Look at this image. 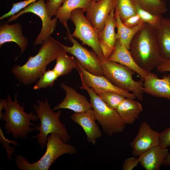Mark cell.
<instances>
[{
  "label": "cell",
  "instance_id": "18",
  "mask_svg": "<svg viewBox=\"0 0 170 170\" xmlns=\"http://www.w3.org/2000/svg\"><path fill=\"white\" fill-rule=\"evenodd\" d=\"M10 42L15 43L21 49L20 54L15 58L16 61L25 51L28 44L27 38L23 35L22 26L19 23L9 25L8 22L0 25V47Z\"/></svg>",
  "mask_w": 170,
  "mask_h": 170
},
{
  "label": "cell",
  "instance_id": "9",
  "mask_svg": "<svg viewBox=\"0 0 170 170\" xmlns=\"http://www.w3.org/2000/svg\"><path fill=\"white\" fill-rule=\"evenodd\" d=\"M27 13H31L38 16L42 22V27L40 33L34 43V46L42 44L50 38L55 30L58 19L56 17L52 19L49 16L44 0L35 2L20 11L16 14L10 16L8 22L16 20L20 15Z\"/></svg>",
  "mask_w": 170,
  "mask_h": 170
},
{
  "label": "cell",
  "instance_id": "30",
  "mask_svg": "<svg viewBox=\"0 0 170 170\" xmlns=\"http://www.w3.org/2000/svg\"><path fill=\"white\" fill-rule=\"evenodd\" d=\"M96 93L109 107L115 110L126 98L120 94L112 91H102Z\"/></svg>",
  "mask_w": 170,
  "mask_h": 170
},
{
  "label": "cell",
  "instance_id": "32",
  "mask_svg": "<svg viewBox=\"0 0 170 170\" xmlns=\"http://www.w3.org/2000/svg\"><path fill=\"white\" fill-rule=\"evenodd\" d=\"M0 142L2 144L3 148L5 149L7 152V157L8 159L10 160L12 159L11 155H14L15 154L14 148L10 146V143H12L14 146H17L19 144L15 141L9 140L6 139L3 134L1 129H0Z\"/></svg>",
  "mask_w": 170,
  "mask_h": 170
},
{
  "label": "cell",
  "instance_id": "15",
  "mask_svg": "<svg viewBox=\"0 0 170 170\" xmlns=\"http://www.w3.org/2000/svg\"><path fill=\"white\" fill-rule=\"evenodd\" d=\"M143 90L144 93L170 101V74L164 75L160 79L155 74L148 72L144 81Z\"/></svg>",
  "mask_w": 170,
  "mask_h": 170
},
{
  "label": "cell",
  "instance_id": "13",
  "mask_svg": "<svg viewBox=\"0 0 170 170\" xmlns=\"http://www.w3.org/2000/svg\"><path fill=\"white\" fill-rule=\"evenodd\" d=\"M114 8V0L90 2L86 17L92 26L99 32L103 29L111 11Z\"/></svg>",
  "mask_w": 170,
  "mask_h": 170
},
{
  "label": "cell",
  "instance_id": "11",
  "mask_svg": "<svg viewBox=\"0 0 170 170\" xmlns=\"http://www.w3.org/2000/svg\"><path fill=\"white\" fill-rule=\"evenodd\" d=\"M160 133L153 130L148 122H142L138 133L130 143L132 154L139 156L141 154L155 146L160 144Z\"/></svg>",
  "mask_w": 170,
  "mask_h": 170
},
{
  "label": "cell",
  "instance_id": "6",
  "mask_svg": "<svg viewBox=\"0 0 170 170\" xmlns=\"http://www.w3.org/2000/svg\"><path fill=\"white\" fill-rule=\"evenodd\" d=\"M80 76L82 85L79 88L85 90L88 93L96 120L101 126L103 132L110 136L123 132L127 124L116 110L109 107L92 88L86 85L82 76Z\"/></svg>",
  "mask_w": 170,
  "mask_h": 170
},
{
  "label": "cell",
  "instance_id": "20",
  "mask_svg": "<svg viewBox=\"0 0 170 170\" xmlns=\"http://www.w3.org/2000/svg\"><path fill=\"white\" fill-rule=\"evenodd\" d=\"M168 153L167 148L155 146L138 156L139 163L146 170H159Z\"/></svg>",
  "mask_w": 170,
  "mask_h": 170
},
{
  "label": "cell",
  "instance_id": "4",
  "mask_svg": "<svg viewBox=\"0 0 170 170\" xmlns=\"http://www.w3.org/2000/svg\"><path fill=\"white\" fill-rule=\"evenodd\" d=\"M38 104H34L33 109L36 111L40 121V124L34 127L35 130L39 132L35 136L37 143L40 148L43 149L46 147L48 135L50 133L59 135L63 140L68 143L71 140L65 125L61 123L60 117L61 110L54 112L51 109L47 98L44 101L40 99L36 100Z\"/></svg>",
  "mask_w": 170,
  "mask_h": 170
},
{
  "label": "cell",
  "instance_id": "3",
  "mask_svg": "<svg viewBox=\"0 0 170 170\" xmlns=\"http://www.w3.org/2000/svg\"><path fill=\"white\" fill-rule=\"evenodd\" d=\"M17 94L14 95V100L12 101L8 94V101L4 108V113L0 114V119L4 121V128L6 134H11L14 140L18 139H26L29 133L35 130L36 124L31 121L37 122L39 120L37 115L32 111L26 113L24 110V105L19 103Z\"/></svg>",
  "mask_w": 170,
  "mask_h": 170
},
{
  "label": "cell",
  "instance_id": "8",
  "mask_svg": "<svg viewBox=\"0 0 170 170\" xmlns=\"http://www.w3.org/2000/svg\"><path fill=\"white\" fill-rule=\"evenodd\" d=\"M84 13L83 10L79 8L72 12L70 19L75 28L71 35L81 41L82 44L91 47L101 62L104 61L105 60L99 41V32L92 26Z\"/></svg>",
  "mask_w": 170,
  "mask_h": 170
},
{
  "label": "cell",
  "instance_id": "12",
  "mask_svg": "<svg viewBox=\"0 0 170 170\" xmlns=\"http://www.w3.org/2000/svg\"><path fill=\"white\" fill-rule=\"evenodd\" d=\"M76 69L86 85L92 88L96 93L102 91H112L120 94L126 98L133 99L136 98L133 93L115 86L104 75L97 76L88 72L80 65L78 61Z\"/></svg>",
  "mask_w": 170,
  "mask_h": 170
},
{
  "label": "cell",
  "instance_id": "26",
  "mask_svg": "<svg viewBox=\"0 0 170 170\" xmlns=\"http://www.w3.org/2000/svg\"><path fill=\"white\" fill-rule=\"evenodd\" d=\"M135 5L152 14L163 15L167 10V3L164 0H131Z\"/></svg>",
  "mask_w": 170,
  "mask_h": 170
},
{
  "label": "cell",
  "instance_id": "33",
  "mask_svg": "<svg viewBox=\"0 0 170 170\" xmlns=\"http://www.w3.org/2000/svg\"><path fill=\"white\" fill-rule=\"evenodd\" d=\"M65 0H47L46 3L47 8L50 17L54 15L55 14Z\"/></svg>",
  "mask_w": 170,
  "mask_h": 170
},
{
  "label": "cell",
  "instance_id": "36",
  "mask_svg": "<svg viewBox=\"0 0 170 170\" xmlns=\"http://www.w3.org/2000/svg\"><path fill=\"white\" fill-rule=\"evenodd\" d=\"M122 22L125 26L129 28L133 27L144 23L138 14L127 18Z\"/></svg>",
  "mask_w": 170,
  "mask_h": 170
},
{
  "label": "cell",
  "instance_id": "10",
  "mask_svg": "<svg viewBox=\"0 0 170 170\" xmlns=\"http://www.w3.org/2000/svg\"><path fill=\"white\" fill-rule=\"evenodd\" d=\"M66 31L68 39L73 45L68 47L63 44L65 50L75 57L80 65L88 72L97 76H103L101 61L96 53L88 50L79 43L71 35L70 30Z\"/></svg>",
  "mask_w": 170,
  "mask_h": 170
},
{
  "label": "cell",
  "instance_id": "25",
  "mask_svg": "<svg viewBox=\"0 0 170 170\" xmlns=\"http://www.w3.org/2000/svg\"><path fill=\"white\" fill-rule=\"evenodd\" d=\"M67 53L65 50L60 54L56 59V63L53 69L60 76L70 73L77 65V59L67 55Z\"/></svg>",
  "mask_w": 170,
  "mask_h": 170
},
{
  "label": "cell",
  "instance_id": "40",
  "mask_svg": "<svg viewBox=\"0 0 170 170\" xmlns=\"http://www.w3.org/2000/svg\"><path fill=\"white\" fill-rule=\"evenodd\" d=\"M90 2L91 1H97L99 0H89Z\"/></svg>",
  "mask_w": 170,
  "mask_h": 170
},
{
  "label": "cell",
  "instance_id": "21",
  "mask_svg": "<svg viewBox=\"0 0 170 170\" xmlns=\"http://www.w3.org/2000/svg\"><path fill=\"white\" fill-rule=\"evenodd\" d=\"M159 51L163 60H170V19L163 17L155 29Z\"/></svg>",
  "mask_w": 170,
  "mask_h": 170
},
{
  "label": "cell",
  "instance_id": "1",
  "mask_svg": "<svg viewBox=\"0 0 170 170\" xmlns=\"http://www.w3.org/2000/svg\"><path fill=\"white\" fill-rule=\"evenodd\" d=\"M65 50L63 44L50 37L42 44L37 54L29 57L26 63L22 65H14L11 72L22 84L27 85L32 84L46 71L47 65L56 60Z\"/></svg>",
  "mask_w": 170,
  "mask_h": 170
},
{
  "label": "cell",
  "instance_id": "39",
  "mask_svg": "<svg viewBox=\"0 0 170 170\" xmlns=\"http://www.w3.org/2000/svg\"><path fill=\"white\" fill-rule=\"evenodd\" d=\"M166 166H170V153H168L166 156L163 164Z\"/></svg>",
  "mask_w": 170,
  "mask_h": 170
},
{
  "label": "cell",
  "instance_id": "17",
  "mask_svg": "<svg viewBox=\"0 0 170 170\" xmlns=\"http://www.w3.org/2000/svg\"><path fill=\"white\" fill-rule=\"evenodd\" d=\"M116 26L114 8L111 11L103 29L99 33V41L105 60L108 59L115 49L117 40L115 31Z\"/></svg>",
  "mask_w": 170,
  "mask_h": 170
},
{
  "label": "cell",
  "instance_id": "28",
  "mask_svg": "<svg viewBox=\"0 0 170 170\" xmlns=\"http://www.w3.org/2000/svg\"><path fill=\"white\" fill-rule=\"evenodd\" d=\"M59 76L53 69H48L46 71L39 79L33 87V89L37 90L48 87H52Z\"/></svg>",
  "mask_w": 170,
  "mask_h": 170
},
{
  "label": "cell",
  "instance_id": "31",
  "mask_svg": "<svg viewBox=\"0 0 170 170\" xmlns=\"http://www.w3.org/2000/svg\"><path fill=\"white\" fill-rule=\"evenodd\" d=\"M39 0H26L15 3H12V7L7 13L3 15L0 18L3 20L16 14L21 9L24 8L32 3Z\"/></svg>",
  "mask_w": 170,
  "mask_h": 170
},
{
  "label": "cell",
  "instance_id": "22",
  "mask_svg": "<svg viewBox=\"0 0 170 170\" xmlns=\"http://www.w3.org/2000/svg\"><path fill=\"white\" fill-rule=\"evenodd\" d=\"M116 110L126 124H132L138 118L143 107L142 105L134 99L125 98Z\"/></svg>",
  "mask_w": 170,
  "mask_h": 170
},
{
  "label": "cell",
  "instance_id": "29",
  "mask_svg": "<svg viewBox=\"0 0 170 170\" xmlns=\"http://www.w3.org/2000/svg\"><path fill=\"white\" fill-rule=\"evenodd\" d=\"M135 7L137 14L139 15L144 23L150 25L155 29L158 27L163 17L162 15L153 14L142 9L136 5Z\"/></svg>",
  "mask_w": 170,
  "mask_h": 170
},
{
  "label": "cell",
  "instance_id": "37",
  "mask_svg": "<svg viewBox=\"0 0 170 170\" xmlns=\"http://www.w3.org/2000/svg\"><path fill=\"white\" fill-rule=\"evenodd\" d=\"M157 71L161 73L170 72V60H163L160 65L157 67Z\"/></svg>",
  "mask_w": 170,
  "mask_h": 170
},
{
  "label": "cell",
  "instance_id": "27",
  "mask_svg": "<svg viewBox=\"0 0 170 170\" xmlns=\"http://www.w3.org/2000/svg\"><path fill=\"white\" fill-rule=\"evenodd\" d=\"M114 5L115 11L122 21L137 14L135 5L131 0H114Z\"/></svg>",
  "mask_w": 170,
  "mask_h": 170
},
{
  "label": "cell",
  "instance_id": "38",
  "mask_svg": "<svg viewBox=\"0 0 170 170\" xmlns=\"http://www.w3.org/2000/svg\"><path fill=\"white\" fill-rule=\"evenodd\" d=\"M8 101V99H0V114L2 113V111L7 104Z\"/></svg>",
  "mask_w": 170,
  "mask_h": 170
},
{
  "label": "cell",
  "instance_id": "23",
  "mask_svg": "<svg viewBox=\"0 0 170 170\" xmlns=\"http://www.w3.org/2000/svg\"><path fill=\"white\" fill-rule=\"evenodd\" d=\"M89 0H65L56 12L54 16L66 29L69 30L67 24L72 12L77 8L86 12L89 6Z\"/></svg>",
  "mask_w": 170,
  "mask_h": 170
},
{
  "label": "cell",
  "instance_id": "34",
  "mask_svg": "<svg viewBox=\"0 0 170 170\" xmlns=\"http://www.w3.org/2000/svg\"><path fill=\"white\" fill-rule=\"evenodd\" d=\"M139 163V157L133 156L126 158L122 164V168L124 170H132Z\"/></svg>",
  "mask_w": 170,
  "mask_h": 170
},
{
  "label": "cell",
  "instance_id": "5",
  "mask_svg": "<svg viewBox=\"0 0 170 170\" xmlns=\"http://www.w3.org/2000/svg\"><path fill=\"white\" fill-rule=\"evenodd\" d=\"M76 152L74 146L64 142L59 135L50 133L48 137L46 151L38 161L31 163L21 155L17 156L14 161L20 170H48L61 156L66 154H75Z\"/></svg>",
  "mask_w": 170,
  "mask_h": 170
},
{
  "label": "cell",
  "instance_id": "35",
  "mask_svg": "<svg viewBox=\"0 0 170 170\" xmlns=\"http://www.w3.org/2000/svg\"><path fill=\"white\" fill-rule=\"evenodd\" d=\"M160 145L167 148L170 146V127L160 133Z\"/></svg>",
  "mask_w": 170,
  "mask_h": 170
},
{
  "label": "cell",
  "instance_id": "7",
  "mask_svg": "<svg viewBox=\"0 0 170 170\" xmlns=\"http://www.w3.org/2000/svg\"><path fill=\"white\" fill-rule=\"evenodd\" d=\"M104 76L112 84L122 89L133 93L139 100L143 99L142 79L136 81L133 78L134 72L128 67L116 62L105 60L101 62Z\"/></svg>",
  "mask_w": 170,
  "mask_h": 170
},
{
  "label": "cell",
  "instance_id": "2",
  "mask_svg": "<svg viewBox=\"0 0 170 170\" xmlns=\"http://www.w3.org/2000/svg\"><path fill=\"white\" fill-rule=\"evenodd\" d=\"M137 64L147 72H151L162 62L157 43L156 31L145 24L132 39L129 50Z\"/></svg>",
  "mask_w": 170,
  "mask_h": 170
},
{
  "label": "cell",
  "instance_id": "24",
  "mask_svg": "<svg viewBox=\"0 0 170 170\" xmlns=\"http://www.w3.org/2000/svg\"><path fill=\"white\" fill-rule=\"evenodd\" d=\"M117 29V40L119 41L125 48L129 50L131 42L137 32L145 25L142 23L133 27L125 26L121 20L118 14L115 11Z\"/></svg>",
  "mask_w": 170,
  "mask_h": 170
},
{
  "label": "cell",
  "instance_id": "14",
  "mask_svg": "<svg viewBox=\"0 0 170 170\" xmlns=\"http://www.w3.org/2000/svg\"><path fill=\"white\" fill-rule=\"evenodd\" d=\"M60 86L65 92V96L60 103L53 108V111L64 109L70 110L75 113H81L92 109L90 102L85 96L64 82L61 83Z\"/></svg>",
  "mask_w": 170,
  "mask_h": 170
},
{
  "label": "cell",
  "instance_id": "19",
  "mask_svg": "<svg viewBox=\"0 0 170 170\" xmlns=\"http://www.w3.org/2000/svg\"><path fill=\"white\" fill-rule=\"evenodd\" d=\"M106 60L116 62L128 67L139 75L141 79L143 81L147 76L148 72L141 69L137 64L129 50L118 40H116L113 52Z\"/></svg>",
  "mask_w": 170,
  "mask_h": 170
},
{
  "label": "cell",
  "instance_id": "41",
  "mask_svg": "<svg viewBox=\"0 0 170 170\" xmlns=\"http://www.w3.org/2000/svg\"><path fill=\"white\" fill-rule=\"evenodd\" d=\"M3 0L7 1V0Z\"/></svg>",
  "mask_w": 170,
  "mask_h": 170
},
{
  "label": "cell",
  "instance_id": "42",
  "mask_svg": "<svg viewBox=\"0 0 170 170\" xmlns=\"http://www.w3.org/2000/svg\"></svg>",
  "mask_w": 170,
  "mask_h": 170
},
{
  "label": "cell",
  "instance_id": "16",
  "mask_svg": "<svg viewBox=\"0 0 170 170\" xmlns=\"http://www.w3.org/2000/svg\"><path fill=\"white\" fill-rule=\"evenodd\" d=\"M70 117L73 121L83 129L88 142L93 145H95L96 139L102 136V133L96 122L93 110L92 109L82 112L74 113Z\"/></svg>",
  "mask_w": 170,
  "mask_h": 170
}]
</instances>
